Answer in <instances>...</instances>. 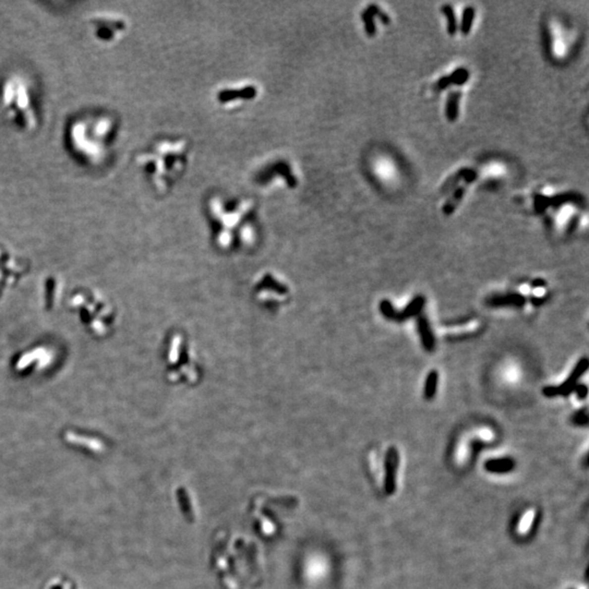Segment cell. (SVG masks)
Instances as JSON below:
<instances>
[{
  "label": "cell",
  "mask_w": 589,
  "mask_h": 589,
  "mask_svg": "<svg viewBox=\"0 0 589 589\" xmlns=\"http://www.w3.org/2000/svg\"><path fill=\"white\" fill-rule=\"evenodd\" d=\"M187 149L185 142H166L160 144L154 156L155 167L153 169L159 185L164 186L169 179L177 176L187 163Z\"/></svg>",
  "instance_id": "obj_1"
},
{
  "label": "cell",
  "mask_w": 589,
  "mask_h": 589,
  "mask_svg": "<svg viewBox=\"0 0 589 589\" xmlns=\"http://www.w3.org/2000/svg\"><path fill=\"white\" fill-rule=\"evenodd\" d=\"M426 305V297L423 295L416 296L415 298L409 302V304L404 308L402 311H396L393 304L387 299L382 300L380 302V311L382 316L386 320H390L393 322L402 323L409 320V319L418 317L421 315V311L424 310Z\"/></svg>",
  "instance_id": "obj_2"
},
{
  "label": "cell",
  "mask_w": 589,
  "mask_h": 589,
  "mask_svg": "<svg viewBox=\"0 0 589 589\" xmlns=\"http://www.w3.org/2000/svg\"><path fill=\"white\" fill-rule=\"evenodd\" d=\"M589 368V359L587 357H583L577 361L574 369L571 372L569 377L561 383L559 386L554 385H547L542 388L543 396L548 398H552L556 396H569L571 393L574 391L575 386L578 384V380L586 374V371Z\"/></svg>",
  "instance_id": "obj_3"
},
{
  "label": "cell",
  "mask_w": 589,
  "mask_h": 589,
  "mask_svg": "<svg viewBox=\"0 0 589 589\" xmlns=\"http://www.w3.org/2000/svg\"><path fill=\"white\" fill-rule=\"evenodd\" d=\"M485 304L489 307L500 308V307H516L522 308L526 304V298L521 294L507 293V294H494L490 296L485 300Z\"/></svg>",
  "instance_id": "obj_4"
},
{
  "label": "cell",
  "mask_w": 589,
  "mask_h": 589,
  "mask_svg": "<svg viewBox=\"0 0 589 589\" xmlns=\"http://www.w3.org/2000/svg\"><path fill=\"white\" fill-rule=\"evenodd\" d=\"M417 328L423 347L429 353L433 351L435 348V337L428 318L423 313L417 317Z\"/></svg>",
  "instance_id": "obj_5"
},
{
  "label": "cell",
  "mask_w": 589,
  "mask_h": 589,
  "mask_svg": "<svg viewBox=\"0 0 589 589\" xmlns=\"http://www.w3.org/2000/svg\"><path fill=\"white\" fill-rule=\"evenodd\" d=\"M437 383H439V372L436 370H431L427 375L424 388V397L427 401H431L434 398L437 391Z\"/></svg>",
  "instance_id": "obj_6"
},
{
  "label": "cell",
  "mask_w": 589,
  "mask_h": 589,
  "mask_svg": "<svg viewBox=\"0 0 589 589\" xmlns=\"http://www.w3.org/2000/svg\"><path fill=\"white\" fill-rule=\"evenodd\" d=\"M474 178H475V175L474 174L470 175V177L467 178L464 185L461 188H459L455 193L453 194V197L450 200H448L447 203L444 205V208H443V211H444V213L446 215L452 214L454 212V210H455V208L457 207V204L459 203V201H461L462 197L464 196L465 189H466V187L469 185V183L474 180Z\"/></svg>",
  "instance_id": "obj_7"
},
{
  "label": "cell",
  "mask_w": 589,
  "mask_h": 589,
  "mask_svg": "<svg viewBox=\"0 0 589 589\" xmlns=\"http://www.w3.org/2000/svg\"><path fill=\"white\" fill-rule=\"evenodd\" d=\"M256 94V91L253 90L252 88L249 89H242L239 91H224L221 92L219 94V99L221 100V102H227V101H236V100H242V99H250L253 95Z\"/></svg>",
  "instance_id": "obj_8"
},
{
  "label": "cell",
  "mask_w": 589,
  "mask_h": 589,
  "mask_svg": "<svg viewBox=\"0 0 589 589\" xmlns=\"http://www.w3.org/2000/svg\"><path fill=\"white\" fill-rule=\"evenodd\" d=\"M588 410L587 407L578 409L572 416V423L576 426H587L588 425Z\"/></svg>",
  "instance_id": "obj_9"
},
{
  "label": "cell",
  "mask_w": 589,
  "mask_h": 589,
  "mask_svg": "<svg viewBox=\"0 0 589 589\" xmlns=\"http://www.w3.org/2000/svg\"><path fill=\"white\" fill-rule=\"evenodd\" d=\"M513 465V461L512 459L509 458H503V459H494V461H490L487 466L490 469H494V470H505V469H509L511 468V466Z\"/></svg>",
  "instance_id": "obj_10"
},
{
  "label": "cell",
  "mask_w": 589,
  "mask_h": 589,
  "mask_svg": "<svg viewBox=\"0 0 589 589\" xmlns=\"http://www.w3.org/2000/svg\"><path fill=\"white\" fill-rule=\"evenodd\" d=\"M573 392L576 394V397L580 399V401H584V399H586L588 396V386L584 384V383H578Z\"/></svg>",
  "instance_id": "obj_11"
},
{
  "label": "cell",
  "mask_w": 589,
  "mask_h": 589,
  "mask_svg": "<svg viewBox=\"0 0 589 589\" xmlns=\"http://www.w3.org/2000/svg\"><path fill=\"white\" fill-rule=\"evenodd\" d=\"M452 96L453 97H451V99H448L447 116H448V118H452V119H454V117H455V112H456V104H457L458 94H453Z\"/></svg>",
  "instance_id": "obj_12"
},
{
  "label": "cell",
  "mask_w": 589,
  "mask_h": 589,
  "mask_svg": "<svg viewBox=\"0 0 589 589\" xmlns=\"http://www.w3.org/2000/svg\"><path fill=\"white\" fill-rule=\"evenodd\" d=\"M473 15H474V11L472 8H468L466 10V12H465V19H464V32L466 33V32L469 31L470 29V24H472V21H473Z\"/></svg>",
  "instance_id": "obj_13"
},
{
  "label": "cell",
  "mask_w": 589,
  "mask_h": 589,
  "mask_svg": "<svg viewBox=\"0 0 589 589\" xmlns=\"http://www.w3.org/2000/svg\"><path fill=\"white\" fill-rule=\"evenodd\" d=\"M446 15L448 17V31L451 32V33H454V31H455V23H454V19H453V14L451 10H446Z\"/></svg>",
  "instance_id": "obj_14"
},
{
  "label": "cell",
  "mask_w": 589,
  "mask_h": 589,
  "mask_svg": "<svg viewBox=\"0 0 589 589\" xmlns=\"http://www.w3.org/2000/svg\"><path fill=\"white\" fill-rule=\"evenodd\" d=\"M547 285V282H545L544 279L542 278H538V279H535L534 282L532 283V286L535 288H538V287H543V286Z\"/></svg>",
  "instance_id": "obj_15"
}]
</instances>
